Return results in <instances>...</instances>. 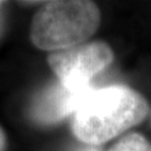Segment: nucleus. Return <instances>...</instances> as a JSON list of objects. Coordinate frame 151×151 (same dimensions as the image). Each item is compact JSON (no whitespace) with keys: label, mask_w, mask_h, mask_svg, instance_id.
I'll use <instances>...</instances> for the list:
<instances>
[{"label":"nucleus","mask_w":151,"mask_h":151,"mask_svg":"<svg viewBox=\"0 0 151 151\" xmlns=\"http://www.w3.org/2000/svg\"><path fill=\"white\" fill-rule=\"evenodd\" d=\"M87 151H95L94 149H90V150H87Z\"/></svg>","instance_id":"nucleus-7"},{"label":"nucleus","mask_w":151,"mask_h":151,"mask_svg":"<svg viewBox=\"0 0 151 151\" xmlns=\"http://www.w3.org/2000/svg\"><path fill=\"white\" fill-rule=\"evenodd\" d=\"M114 60L111 46L103 40L76 45L48 55L49 67L62 85L75 92H90L91 81Z\"/></svg>","instance_id":"nucleus-3"},{"label":"nucleus","mask_w":151,"mask_h":151,"mask_svg":"<svg viewBox=\"0 0 151 151\" xmlns=\"http://www.w3.org/2000/svg\"><path fill=\"white\" fill-rule=\"evenodd\" d=\"M1 5H2V1H0V6H1Z\"/></svg>","instance_id":"nucleus-8"},{"label":"nucleus","mask_w":151,"mask_h":151,"mask_svg":"<svg viewBox=\"0 0 151 151\" xmlns=\"http://www.w3.org/2000/svg\"><path fill=\"white\" fill-rule=\"evenodd\" d=\"M149 113L146 97L129 86L92 90L74 112L72 132L77 140L96 147L140 124Z\"/></svg>","instance_id":"nucleus-1"},{"label":"nucleus","mask_w":151,"mask_h":151,"mask_svg":"<svg viewBox=\"0 0 151 151\" xmlns=\"http://www.w3.org/2000/svg\"><path fill=\"white\" fill-rule=\"evenodd\" d=\"M109 151H151V141L138 132H131L116 141Z\"/></svg>","instance_id":"nucleus-5"},{"label":"nucleus","mask_w":151,"mask_h":151,"mask_svg":"<svg viewBox=\"0 0 151 151\" xmlns=\"http://www.w3.org/2000/svg\"><path fill=\"white\" fill-rule=\"evenodd\" d=\"M150 121H151V111H150Z\"/></svg>","instance_id":"nucleus-9"},{"label":"nucleus","mask_w":151,"mask_h":151,"mask_svg":"<svg viewBox=\"0 0 151 151\" xmlns=\"http://www.w3.org/2000/svg\"><path fill=\"white\" fill-rule=\"evenodd\" d=\"M7 148V138L4 130L0 128V151H6Z\"/></svg>","instance_id":"nucleus-6"},{"label":"nucleus","mask_w":151,"mask_h":151,"mask_svg":"<svg viewBox=\"0 0 151 151\" xmlns=\"http://www.w3.org/2000/svg\"><path fill=\"white\" fill-rule=\"evenodd\" d=\"M101 24V11L88 0L46 1L34 15L30 40L50 53L85 43Z\"/></svg>","instance_id":"nucleus-2"},{"label":"nucleus","mask_w":151,"mask_h":151,"mask_svg":"<svg viewBox=\"0 0 151 151\" xmlns=\"http://www.w3.org/2000/svg\"><path fill=\"white\" fill-rule=\"evenodd\" d=\"M90 92L72 91L60 83L46 87L38 93L32 103L30 116L36 123L42 125L57 123L72 112H75Z\"/></svg>","instance_id":"nucleus-4"}]
</instances>
